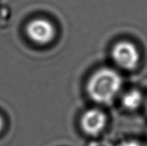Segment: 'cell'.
Here are the masks:
<instances>
[{"label":"cell","instance_id":"obj_1","mask_svg":"<svg viewBox=\"0 0 147 146\" xmlns=\"http://www.w3.org/2000/svg\"><path fill=\"white\" fill-rule=\"evenodd\" d=\"M122 85L121 76L111 69L96 71L88 83L90 96L96 102L109 103L119 93Z\"/></svg>","mask_w":147,"mask_h":146},{"label":"cell","instance_id":"obj_2","mask_svg":"<svg viewBox=\"0 0 147 146\" xmlns=\"http://www.w3.org/2000/svg\"><path fill=\"white\" fill-rule=\"evenodd\" d=\"M114 60L121 67L127 70L134 69L139 63L140 54L135 46L127 41L116 44L112 51Z\"/></svg>","mask_w":147,"mask_h":146},{"label":"cell","instance_id":"obj_3","mask_svg":"<svg viewBox=\"0 0 147 146\" xmlns=\"http://www.w3.org/2000/svg\"><path fill=\"white\" fill-rule=\"evenodd\" d=\"M28 37L38 44H47L50 42L55 35L53 25L45 19H34L27 26Z\"/></svg>","mask_w":147,"mask_h":146},{"label":"cell","instance_id":"obj_4","mask_svg":"<svg viewBox=\"0 0 147 146\" xmlns=\"http://www.w3.org/2000/svg\"><path fill=\"white\" fill-rule=\"evenodd\" d=\"M106 124L105 114L98 109L88 110L82 118L81 125L83 130L90 135H96L102 131Z\"/></svg>","mask_w":147,"mask_h":146},{"label":"cell","instance_id":"obj_5","mask_svg":"<svg viewBox=\"0 0 147 146\" xmlns=\"http://www.w3.org/2000/svg\"><path fill=\"white\" fill-rule=\"evenodd\" d=\"M143 101L142 95L138 90H131L127 92L122 98L123 106L130 110L138 108Z\"/></svg>","mask_w":147,"mask_h":146},{"label":"cell","instance_id":"obj_6","mask_svg":"<svg viewBox=\"0 0 147 146\" xmlns=\"http://www.w3.org/2000/svg\"><path fill=\"white\" fill-rule=\"evenodd\" d=\"M118 146H146L136 141H124Z\"/></svg>","mask_w":147,"mask_h":146},{"label":"cell","instance_id":"obj_7","mask_svg":"<svg viewBox=\"0 0 147 146\" xmlns=\"http://www.w3.org/2000/svg\"><path fill=\"white\" fill-rule=\"evenodd\" d=\"M2 126H3V120H2V118L0 117V131H1V129H2Z\"/></svg>","mask_w":147,"mask_h":146},{"label":"cell","instance_id":"obj_8","mask_svg":"<svg viewBox=\"0 0 147 146\" xmlns=\"http://www.w3.org/2000/svg\"><path fill=\"white\" fill-rule=\"evenodd\" d=\"M146 108H147V102H146Z\"/></svg>","mask_w":147,"mask_h":146}]
</instances>
